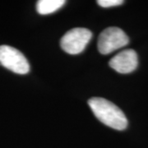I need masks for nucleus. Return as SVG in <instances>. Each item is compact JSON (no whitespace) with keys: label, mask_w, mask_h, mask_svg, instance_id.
Instances as JSON below:
<instances>
[{"label":"nucleus","mask_w":148,"mask_h":148,"mask_svg":"<svg viewBox=\"0 0 148 148\" xmlns=\"http://www.w3.org/2000/svg\"><path fill=\"white\" fill-rule=\"evenodd\" d=\"M95 116L106 126L116 130H124L127 119L124 113L114 103L101 97H93L88 101Z\"/></svg>","instance_id":"nucleus-1"},{"label":"nucleus","mask_w":148,"mask_h":148,"mask_svg":"<svg viewBox=\"0 0 148 148\" xmlns=\"http://www.w3.org/2000/svg\"><path fill=\"white\" fill-rule=\"evenodd\" d=\"M128 42V36L123 30L118 27H109L100 34L98 49L101 54L106 55L126 46Z\"/></svg>","instance_id":"nucleus-2"},{"label":"nucleus","mask_w":148,"mask_h":148,"mask_svg":"<svg viewBox=\"0 0 148 148\" xmlns=\"http://www.w3.org/2000/svg\"><path fill=\"white\" fill-rule=\"evenodd\" d=\"M0 64L21 75L28 73L30 71V64L23 53L9 45L0 46Z\"/></svg>","instance_id":"nucleus-3"},{"label":"nucleus","mask_w":148,"mask_h":148,"mask_svg":"<svg viewBox=\"0 0 148 148\" xmlns=\"http://www.w3.org/2000/svg\"><path fill=\"white\" fill-rule=\"evenodd\" d=\"M92 33L86 28H73L62 37L61 48L69 54H78L82 53L90 42Z\"/></svg>","instance_id":"nucleus-4"},{"label":"nucleus","mask_w":148,"mask_h":148,"mask_svg":"<svg viewBox=\"0 0 148 148\" xmlns=\"http://www.w3.org/2000/svg\"><path fill=\"white\" fill-rule=\"evenodd\" d=\"M109 65L119 73H130L138 68V54L132 49H124L111 58Z\"/></svg>","instance_id":"nucleus-5"},{"label":"nucleus","mask_w":148,"mask_h":148,"mask_svg":"<svg viewBox=\"0 0 148 148\" xmlns=\"http://www.w3.org/2000/svg\"><path fill=\"white\" fill-rule=\"evenodd\" d=\"M64 0H40L36 3V10L40 15L51 14L64 5Z\"/></svg>","instance_id":"nucleus-6"},{"label":"nucleus","mask_w":148,"mask_h":148,"mask_svg":"<svg viewBox=\"0 0 148 148\" xmlns=\"http://www.w3.org/2000/svg\"><path fill=\"white\" fill-rule=\"evenodd\" d=\"M97 3L103 8H110V7L121 5L123 3V1L122 0H98Z\"/></svg>","instance_id":"nucleus-7"}]
</instances>
